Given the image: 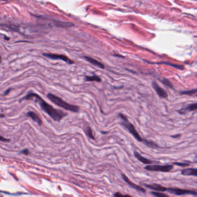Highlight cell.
<instances>
[{
	"mask_svg": "<svg viewBox=\"0 0 197 197\" xmlns=\"http://www.w3.org/2000/svg\"><path fill=\"white\" fill-rule=\"evenodd\" d=\"M35 99V100L39 102L41 105V108L48 113L54 121H60L63 117H64L67 114L61 110L54 108L52 105H49L46 102L39 96L35 93H30L27 95L24 99Z\"/></svg>",
	"mask_w": 197,
	"mask_h": 197,
	"instance_id": "obj_1",
	"label": "cell"
},
{
	"mask_svg": "<svg viewBox=\"0 0 197 197\" xmlns=\"http://www.w3.org/2000/svg\"><path fill=\"white\" fill-rule=\"evenodd\" d=\"M48 98L49 99L50 101H52L53 103L56 104L57 105L61 107L62 108L70 110L74 112H78L79 110V107L78 106L76 105H73L71 104H70L65 101H63L60 97H57V96H55L53 94H48Z\"/></svg>",
	"mask_w": 197,
	"mask_h": 197,
	"instance_id": "obj_2",
	"label": "cell"
},
{
	"mask_svg": "<svg viewBox=\"0 0 197 197\" xmlns=\"http://www.w3.org/2000/svg\"><path fill=\"white\" fill-rule=\"evenodd\" d=\"M119 116L123 120V122L122 123V124L129 131V132L135 137V138L136 139H137L138 141L142 142V139L141 138V137L140 136V135L138 133V132L136 130V129L135 128L134 126L131 123H129L128 121V119L127 118V117L124 114H123L121 113L119 114Z\"/></svg>",
	"mask_w": 197,
	"mask_h": 197,
	"instance_id": "obj_3",
	"label": "cell"
},
{
	"mask_svg": "<svg viewBox=\"0 0 197 197\" xmlns=\"http://www.w3.org/2000/svg\"><path fill=\"white\" fill-rule=\"evenodd\" d=\"M145 169L149 171L164 172H167L173 169V166L169 165H148L145 167Z\"/></svg>",
	"mask_w": 197,
	"mask_h": 197,
	"instance_id": "obj_4",
	"label": "cell"
},
{
	"mask_svg": "<svg viewBox=\"0 0 197 197\" xmlns=\"http://www.w3.org/2000/svg\"><path fill=\"white\" fill-rule=\"evenodd\" d=\"M167 190L169 193L177 195V196H182V195H185V194H191L194 196H197V191L185 190V189H173V188L167 189Z\"/></svg>",
	"mask_w": 197,
	"mask_h": 197,
	"instance_id": "obj_5",
	"label": "cell"
},
{
	"mask_svg": "<svg viewBox=\"0 0 197 197\" xmlns=\"http://www.w3.org/2000/svg\"><path fill=\"white\" fill-rule=\"evenodd\" d=\"M43 55L45 57H49L50 59H54V60H56V59L62 60L63 61L66 62L67 63H68L69 64H72L74 63V61L73 60H72L71 59L68 58L65 55L53 54V53H44Z\"/></svg>",
	"mask_w": 197,
	"mask_h": 197,
	"instance_id": "obj_6",
	"label": "cell"
},
{
	"mask_svg": "<svg viewBox=\"0 0 197 197\" xmlns=\"http://www.w3.org/2000/svg\"><path fill=\"white\" fill-rule=\"evenodd\" d=\"M122 176H123V179L127 182V183L129 186H131L132 188L139 191H141V192H142V193H145L146 192V190L145 189H143V187L136 185V184H134L133 182H132L125 175H122Z\"/></svg>",
	"mask_w": 197,
	"mask_h": 197,
	"instance_id": "obj_7",
	"label": "cell"
},
{
	"mask_svg": "<svg viewBox=\"0 0 197 197\" xmlns=\"http://www.w3.org/2000/svg\"><path fill=\"white\" fill-rule=\"evenodd\" d=\"M153 87L154 89V90L157 92V94L161 98L166 99L168 97V94L166 92L165 90L163 89L161 87H160L156 82H153Z\"/></svg>",
	"mask_w": 197,
	"mask_h": 197,
	"instance_id": "obj_8",
	"label": "cell"
},
{
	"mask_svg": "<svg viewBox=\"0 0 197 197\" xmlns=\"http://www.w3.org/2000/svg\"><path fill=\"white\" fill-rule=\"evenodd\" d=\"M85 59L87 61H89L90 63L92 64L93 65H94L95 66H97V67H98L100 68H102V69L105 68V66H104V65L102 63H101V62H99V61L95 60L93 58H92V57H88V56H85Z\"/></svg>",
	"mask_w": 197,
	"mask_h": 197,
	"instance_id": "obj_9",
	"label": "cell"
},
{
	"mask_svg": "<svg viewBox=\"0 0 197 197\" xmlns=\"http://www.w3.org/2000/svg\"><path fill=\"white\" fill-rule=\"evenodd\" d=\"M145 186L146 187L150 189L154 190L157 191L164 192V191H167V189H166L165 187L161 186L160 185H156V184H153V185H145Z\"/></svg>",
	"mask_w": 197,
	"mask_h": 197,
	"instance_id": "obj_10",
	"label": "cell"
},
{
	"mask_svg": "<svg viewBox=\"0 0 197 197\" xmlns=\"http://www.w3.org/2000/svg\"><path fill=\"white\" fill-rule=\"evenodd\" d=\"M182 174L185 176H197V169L188 168L182 171Z\"/></svg>",
	"mask_w": 197,
	"mask_h": 197,
	"instance_id": "obj_11",
	"label": "cell"
},
{
	"mask_svg": "<svg viewBox=\"0 0 197 197\" xmlns=\"http://www.w3.org/2000/svg\"><path fill=\"white\" fill-rule=\"evenodd\" d=\"M27 115H28V117H31L35 122L37 123L39 125H41L42 124V120H41V118L39 117V116L37 114H36L34 112H28Z\"/></svg>",
	"mask_w": 197,
	"mask_h": 197,
	"instance_id": "obj_12",
	"label": "cell"
},
{
	"mask_svg": "<svg viewBox=\"0 0 197 197\" xmlns=\"http://www.w3.org/2000/svg\"><path fill=\"white\" fill-rule=\"evenodd\" d=\"M134 155H135V157L139 161H140L141 162H142L143 164H152L153 163V162L152 161H150V160H148V159L143 157L142 156H141L139 153H138L136 152H134Z\"/></svg>",
	"mask_w": 197,
	"mask_h": 197,
	"instance_id": "obj_13",
	"label": "cell"
},
{
	"mask_svg": "<svg viewBox=\"0 0 197 197\" xmlns=\"http://www.w3.org/2000/svg\"><path fill=\"white\" fill-rule=\"evenodd\" d=\"M195 110H197V103H191L190 105H189L186 107L185 109H182V110H180L179 112L181 113H184L186 112H190L193 111Z\"/></svg>",
	"mask_w": 197,
	"mask_h": 197,
	"instance_id": "obj_14",
	"label": "cell"
},
{
	"mask_svg": "<svg viewBox=\"0 0 197 197\" xmlns=\"http://www.w3.org/2000/svg\"><path fill=\"white\" fill-rule=\"evenodd\" d=\"M86 81L89 82H100L101 81V78L98 76H86Z\"/></svg>",
	"mask_w": 197,
	"mask_h": 197,
	"instance_id": "obj_15",
	"label": "cell"
},
{
	"mask_svg": "<svg viewBox=\"0 0 197 197\" xmlns=\"http://www.w3.org/2000/svg\"><path fill=\"white\" fill-rule=\"evenodd\" d=\"M180 94H181L189 95V96H197V90H189V91L182 92Z\"/></svg>",
	"mask_w": 197,
	"mask_h": 197,
	"instance_id": "obj_16",
	"label": "cell"
},
{
	"mask_svg": "<svg viewBox=\"0 0 197 197\" xmlns=\"http://www.w3.org/2000/svg\"><path fill=\"white\" fill-rule=\"evenodd\" d=\"M85 131H86V134H87V135L89 138L94 139V136L93 134V131H92V128H91L90 127H87V129H86Z\"/></svg>",
	"mask_w": 197,
	"mask_h": 197,
	"instance_id": "obj_17",
	"label": "cell"
},
{
	"mask_svg": "<svg viewBox=\"0 0 197 197\" xmlns=\"http://www.w3.org/2000/svg\"><path fill=\"white\" fill-rule=\"evenodd\" d=\"M152 194L156 197H169L167 194L160 192H152Z\"/></svg>",
	"mask_w": 197,
	"mask_h": 197,
	"instance_id": "obj_18",
	"label": "cell"
},
{
	"mask_svg": "<svg viewBox=\"0 0 197 197\" xmlns=\"http://www.w3.org/2000/svg\"><path fill=\"white\" fill-rule=\"evenodd\" d=\"M114 197H132L129 195H123L120 193H116L114 194Z\"/></svg>",
	"mask_w": 197,
	"mask_h": 197,
	"instance_id": "obj_19",
	"label": "cell"
},
{
	"mask_svg": "<svg viewBox=\"0 0 197 197\" xmlns=\"http://www.w3.org/2000/svg\"><path fill=\"white\" fill-rule=\"evenodd\" d=\"M163 83H164V84L166 86H169V87H172V85L171 83L168 79H164V81H163Z\"/></svg>",
	"mask_w": 197,
	"mask_h": 197,
	"instance_id": "obj_20",
	"label": "cell"
},
{
	"mask_svg": "<svg viewBox=\"0 0 197 197\" xmlns=\"http://www.w3.org/2000/svg\"><path fill=\"white\" fill-rule=\"evenodd\" d=\"M174 164L176 165H179L180 167H187V166H189V164H184V163H174Z\"/></svg>",
	"mask_w": 197,
	"mask_h": 197,
	"instance_id": "obj_21",
	"label": "cell"
},
{
	"mask_svg": "<svg viewBox=\"0 0 197 197\" xmlns=\"http://www.w3.org/2000/svg\"><path fill=\"white\" fill-rule=\"evenodd\" d=\"M21 153H23V154H24L25 155H28L29 154V151H28V150L25 149V150H23V151H21Z\"/></svg>",
	"mask_w": 197,
	"mask_h": 197,
	"instance_id": "obj_22",
	"label": "cell"
},
{
	"mask_svg": "<svg viewBox=\"0 0 197 197\" xmlns=\"http://www.w3.org/2000/svg\"><path fill=\"white\" fill-rule=\"evenodd\" d=\"M1 141H3V142H8L9 141V139H3L2 136H1Z\"/></svg>",
	"mask_w": 197,
	"mask_h": 197,
	"instance_id": "obj_23",
	"label": "cell"
},
{
	"mask_svg": "<svg viewBox=\"0 0 197 197\" xmlns=\"http://www.w3.org/2000/svg\"><path fill=\"white\" fill-rule=\"evenodd\" d=\"M10 90H9H9H7V91L5 92L6 93H5V94H8V92H10Z\"/></svg>",
	"mask_w": 197,
	"mask_h": 197,
	"instance_id": "obj_24",
	"label": "cell"
},
{
	"mask_svg": "<svg viewBox=\"0 0 197 197\" xmlns=\"http://www.w3.org/2000/svg\"><path fill=\"white\" fill-rule=\"evenodd\" d=\"M179 136H180V135H176V136H172V137H174V138H177V137H179Z\"/></svg>",
	"mask_w": 197,
	"mask_h": 197,
	"instance_id": "obj_25",
	"label": "cell"
}]
</instances>
